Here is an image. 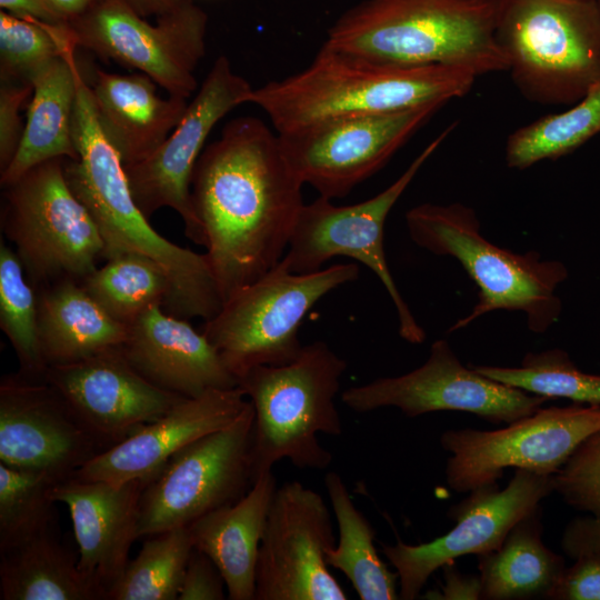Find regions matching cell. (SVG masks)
<instances>
[{"label": "cell", "instance_id": "obj_1", "mask_svg": "<svg viewBox=\"0 0 600 600\" xmlns=\"http://www.w3.org/2000/svg\"><path fill=\"white\" fill-rule=\"evenodd\" d=\"M302 186L278 133L259 118L230 120L203 149L191 202L223 302L282 260L304 206Z\"/></svg>", "mask_w": 600, "mask_h": 600}, {"label": "cell", "instance_id": "obj_2", "mask_svg": "<svg viewBox=\"0 0 600 600\" xmlns=\"http://www.w3.org/2000/svg\"><path fill=\"white\" fill-rule=\"evenodd\" d=\"M72 131L78 159H66V179L99 228L103 259L137 253L153 260L170 281L164 311L183 319H212L223 301L207 254L169 241L150 224L132 197L119 153L98 124L86 86L78 90Z\"/></svg>", "mask_w": 600, "mask_h": 600}, {"label": "cell", "instance_id": "obj_3", "mask_svg": "<svg viewBox=\"0 0 600 600\" xmlns=\"http://www.w3.org/2000/svg\"><path fill=\"white\" fill-rule=\"evenodd\" d=\"M477 76L448 66H397L322 46L303 70L253 89L277 133L331 119L388 113L467 94Z\"/></svg>", "mask_w": 600, "mask_h": 600}, {"label": "cell", "instance_id": "obj_4", "mask_svg": "<svg viewBox=\"0 0 600 600\" xmlns=\"http://www.w3.org/2000/svg\"><path fill=\"white\" fill-rule=\"evenodd\" d=\"M497 0H363L322 46L397 66H448L477 77L508 71L497 43Z\"/></svg>", "mask_w": 600, "mask_h": 600}, {"label": "cell", "instance_id": "obj_5", "mask_svg": "<svg viewBox=\"0 0 600 600\" xmlns=\"http://www.w3.org/2000/svg\"><path fill=\"white\" fill-rule=\"evenodd\" d=\"M347 370L344 359L323 341L303 346L282 366H258L239 379L252 403L251 463L254 480L281 459L300 469L324 470L332 454L318 434L340 436L342 423L334 399Z\"/></svg>", "mask_w": 600, "mask_h": 600}, {"label": "cell", "instance_id": "obj_6", "mask_svg": "<svg viewBox=\"0 0 600 600\" xmlns=\"http://www.w3.org/2000/svg\"><path fill=\"white\" fill-rule=\"evenodd\" d=\"M411 240L437 254L457 259L478 287L472 311L449 332L467 327L494 310L526 313L528 328L544 332L561 313L557 287L568 277L566 266L542 260L536 251L516 253L487 240L476 212L459 202L421 203L406 214Z\"/></svg>", "mask_w": 600, "mask_h": 600}, {"label": "cell", "instance_id": "obj_7", "mask_svg": "<svg viewBox=\"0 0 600 600\" xmlns=\"http://www.w3.org/2000/svg\"><path fill=\"white\" fill-rule=\"evenodd\" d=\"M494 34L531 102L570 106L600 81L597 0H497Z\"/></svg>", "mask_w": 600, "mask_h": 600}, {"label": "cell", "instance_id": "obj_8", "mask_svg": "<svg viewBox=\"0 0 600 600\" xmlns=\"http://www.w3.org/2000/svg\"><path fill=\"white\" fill-rule=\"evenodd\" d=\"M358 278L353 263L296 273L280 261L226 300L202 332L238 380L258 366L290 363L303 348L299 328L307 313L326 294Z\"/></svg>", "mask_w": 600, "mask_h": 600}, {"label": "cell", "instance_id": "obj_9", "mask_svg": "<svg viewBox=\"0 0 600 600\" xmlns=\"http://www.w3.org/2000/svg\"><path fill=\"white\" fill-rule=\"evenodd\" d=\"M64 161L41 162L3 188L1 229L36 290L64 279L82 282L103 259V239L69 187Z\"/></svg>", "mask_w": 600, "mask_h": 600}, {"label": "cell", "instance_id": "obj_10", "mask_svg": "<svg viewBox=\"0 0 600 600\" xmlns=\"http://www.w3.org/2000/svg\"><path fill=\"white\" fill-rule=\"evenodd\" d=\"M454 127L456 123L447 127L394 182L372 198L350 206H337L323 197L304 203L281 260L289 271L296 273L318 271L326 261L339 256L361 262L373 271L390 296L398 316L400 337L416 344L423 342L426 333L389 270L383 228L393 206Z\"/></svg>", "mask_w": 600, "mask_h": 600}, {"label": "cell", "instance_id": "obj_11", "mask_svg": "<svg viewBox=\"0 0 600 600\" xmlns=\"http://www.w3.org/2000/svg\"><path fill=\"white\" fill-rule=\"evenodd\" d=\"M253 420L249 400L232 423L189 443L167 461L141 492L139 538L188 527L249 491Z\"/></svg>", "mask_w": 600, "mask_h": 600}, {"label": "cell", "instance_id": "obj_12", "mask_svg": "<svg viewBox=\"0 0 600 600\" xmlns=\"http://www.w3.org/2000/svg\"><path fill=\"white\" fill-rule=\"evenodd\" d=\"M208 16L192 0L151 24L126 0H100L67 24L77 46L150 77L168 94L189 99L206 52Z\"/></svg>", "mask_w": 600, "mask_h": 600}, {"label": "cell", "instance_id": "obj_13", "mask_svg": "<svg viewBox=\"0 0 600 600\" xmlns=\"http://www.w3.org/2000/svg\"><path fill=\"white\" fill-rule=\"evenodd\" d=\"M600 430V406L573 403L539 408L508 423L482 431L470 428L448 430L441 447L451 453L446 477L457 492L494 483L506 468L554 474L591 433Z\"/></svg>", "mask_w": 600, "mask_h": 600}, {"label": "cell", "instance_id": "obj_14", "mask_svg": "<svg viewBox=\"0 0 600 600\" xmlns=\"http://www.w3.org/2000/svg\"><path fill=\"white\" fill-rule=\"evenodd\" d=\"M446 103L346 117L278 133L282 154L298 179L320 197L343 198L378 172Z\"/></svg>", "mask_w": 600, "mask_h": 600}, {"label": "cell", "instance_id": "obj_15", "mask_svg": "<svg viewBox=\"0 0 600 600\" xmlns=\"http://www.w3.org/2000/svg\"><path fill=\"white\" fill-rule=\"evenodd\" d=\"M253 89L233 71L227 57H218L160 148L147 159L124 166L132 197L148 219L163 207L171 208L181 217L186 236L206 247L191 202L192 172L213 127L232 109L250 103Z\"/></svg>", "mask_w": 600, "mask_h": 600}, {"label": "cell", "instance_id": "obj_16", "mask_svg": "<svg viewBox=\"0 0 600 600\" xmlns=\"http://www.w3.org/2000/svg\"><path fill=\"white\" fill-rule=\"evenodd\" d=\"M334 546L322 496L299 481L277 488L259 547L256 600H346L327 563Z\"/></svg>", "mask_w": 600, "mask_h": 600}, {"label": "cell", "instance_id": "obj_17", "mask_svg": "<svg viewBox=\"0 0 600 600\" xmlns=\"http://www.w3.org/2000/svg\"><path fill=\"white\" fill-rule=\"evenodd\" d=\"M356 412L396 407L407 417L453 410L471 412L491 423H511L538 410L546 397L526 392L464 367L444 339L431 344L427 361L398 377L379 378L341 393Z\"/></svg>", "mask_w": 600, "mask_h": 600}, {"label": "cell", "instance_id": "obj_18", "mask_svg": "<svg viewBox=\"0 0 600 600\" xmlns=\"http://www.w3.org/2000/svg\"><path fill=\"white\" fill-rule=\"evenodd\" d=\"M553 491V474L517 469L504 489L484 484L452 506L448 516L456 524L443 536L420 544H382L398 574L399 599L418 598L430 576L456 558L498 549L512 527Z\"/></svg>", "mask_w": 600, "mask_h": 600}, {"label": "cell", "instance_id": "obj_19", "mask_svg": "<svg viewBox=\"0 0 600 600\" xmlns=\"http://www.w3.org/2000/svg\"><path fill=\"white\" fill-rule=\"evenodd\" d=\"M111 448L46 379L0 381V462L67 480Z\"/></svg>", "mask_w": 600, "mask_h": 600}, {"label": "cell", "instance_id": "obj_20", "mask_svg": "<svg viewBox=\"0 0 600 600\" xmlns=\"http://www.w3.org/2000/svg\"><path fill=\"white\" fill-rule=\"evenodd\" d=\"M44 379L111 447L187 398L147 380L128 361L121 347L50 366Z\"/></svg>", "mask_w": 600, "mask_h": 600}, {"label": "cell", "instance_id": "obj_21", "mask_svg": "<svg viewBox=\"0 0 600 600\" xmlns=\"http://www.w3.org/2000/svg\"><path fill=\"white\" fill-rule=\"evenodd\" d=\"M147 482L69 478L52 490V499L68 507L78 543V566L99 600H107L123 574L131 546L139 538V501Z\"/></svg>", "mask_w": 600, "mask_h": 600}, {"label": "cell", "instance_id": "obj_22", "mask_svg": "<svg viewBox=\"0 0 600 600\" xmlns=\"http://www.w3.org/2000/svg\"><path fill=\"white\" fill-rule=\"evenodd\" d=\"M241 388L211 389L184 398L77 470L71 478L123 483L149 481L179 450L232 423L247 408Z\"/></svg>", "mask_w": 600, "mask_h": 600}, {"label": "cell", "instance_id": "obj_23", "mask_svg": "<svg viewBox=\"0 0 600 600\" xmlns=\"http://www.w3.org/2000/svg\"><path fill=\"white\" fill-rule=\"evenodd\" d=\"M132 367L154 386L187 398L239 386L216 348L188 319L153 304L129 324L121 346Z\"/></svg>", "mask_w": 600, "mask_h": 600}, {"label": "cell", "instance_id": "obj_24", "mask_svg": "<svg viewBox=\"0 0 600 600\" xmlns=\"http://www.w3.org/2000/svg\"><path fill=\"white\" fill-rule=\"evenodd\" d=\"M141 72L120 74L97 70L90 86L98 124L123 166L150 157L181 120L188 99L157 92Z\"/></svg>", "mask_w": 600, "mask_h": 600}, {"label": "cell", "instance_id": "obj_25", "mask_svg": "<svg viewBox=\"0 0 600 600\" xmlns=\"http://www.w3.org/2000/svg\"><path fill=\"white\" fill-rule=\"evenodd\" d=\"M277 488L273 472H266L241 499L188 526L193 547L219 568L230 600H256L259 547Z\"/></svg>", "mask_w": 600, "mask_h": 600}, {"label": "cell", "instance_id": "obj_26", "mask_svg": "<svg viewBox=\"0 0 600 600\" xmlns=\"http://www.w3.org/2000/svg\"><path fill=\"white\" fill-rule=\"evenodd\" d=\"M76 48L74 42L69 43L63 54L32 81L22 140L13 160L0 173L2 188L41 162L78 159L72 124L81 73L76 63Z\"/></svg>", "mask_w": 600, "mask_h": 600}, {"label": "cell", "instance_id": "obj_27", "mask_svg": "<svg viewBox=\"0 0 600 600\" xmlns=\"http://www.w3.org/2000/svg\"><path fill=\"white\" fill-rule=\"evenodd\" d=\"M38 293V330L48 367L121 347L129 326L113 319L80 281L64 279Z\"/></svg>", "mask_w": 600, "mask_h": 600}, {"label": "cell", "instance_id": "obj_28", "mask_svg": "<svg viewBox=\"0 0 600 600\" xmlns=\"http://www.w3.org/2000/svg\"><path fill=\"white\" fill-rule=\"evenodd\" d=\"M478 567L481 599H550L566 566L542 541L540 504L512 527L498 549L479 554Z\"/></svg>", "mask_w": 600, "mask_h": 600}, {"label": "cell", "instance_id": "obj_29", "mask_svg": "<svg viewBox=\"0 0 600 600\" xmlns=\"http://www.w3.org/2000/svg\"><path fill=\"white\" fill-rule=\"evenodd\" d=\"M1 600H99L54 527L0 551Z\"/></svg>", "mask_w": 600, "mask_h": 600}, {"label": "cell", "instance_id": "obj_30", "mask_svg": "<svg viewBox=\"0 0 600 600\" xmlns=\"http://www.w3.org/2000/svg\"><path fill=\"white\" fill-rule=\"evenodd\" d=\"M324 486L339 531L338 543L327 554L328 566L347 577L361 600L399 599L398 574L379 557L376 531L356 507L341 476L327 472Z\"/></svg>", "mask_w": 600, "mask_h": 600}, {"label": "cell", "instance_id": "obj_31", "mask_svg": "<svg viewBox=\"0 0 600 600\" xmlns=\"http://www.w3.org/2000/svg\"><path fill=\"white\" fill-rule=\"evenodd\" d=\"M600 133V81L561 112L547 114L509 134L507 166L527 169L540 161L572 152Z\"/></svg>", "mask_w": 600, "mask_h": 600}, {"label": "cell", "instance_id": "obj_32", "mask_svg": "<svg viewBox=\"0 0 600 600\" xmlns=\"http://www.w3.org/2000/svg\"><path fill=\"white\" fill-rule=\"evenodd\" d=\"M81 283L102 309L127 326L151 306L163 307L170 294V281L164 270L137 253L108 259Z\"/></svg>", "mask_w": 600, "mask_h": 600}, {"label": "cell", "instance_id": "obj_33", "mask_svg": "<svg viewBox=\"0 0 600 600\" xmlns=\"http://www.w3.org/2000/svg\"><path fill=\"white\" fill-rule=\"evenodd\" d=\"M192 549L188 527L149 536L107 600H178Z\"/></svg>", "mask_w": 600, "mask_h": 600}, {"label": "cell", "instance_id": "obj_34", "mask_svg": "<svg viewBox=\"0 0 600 600\" xmlns=\"http://www.w3.org/2000/svg\"><path fill=\"white\" fill-rule=\"evenodd\" d=\"M0 328L19 360V373L44 379L38 330V293L28 280L17 252L0 244Z\"/></svg>", "mask_w": 600, "mask_h": 600}, {"label": "cell", "instance_id": "obj_35", "mask_svg": "<svg viewBox=\"0 0 600 600\" xmlns=\"http://www.w3.org/2000/svg\"><path fill=\"white\" fill-rule=\"evenodd\" d=\"M471 367L490 379L529 393L600 406V376L581 371L561 349L529 352L519 367Z\"/></svg>", "mask_w": 600, "mask_h": 600}, {"label": "cell", "instance_id": "obj_36", "mask_svg": "<svg viewBox=\"0 0 600 600\" xmlns=\"http://www.w3.org/2000/svg\"><path fill=\"white\" fill-rule=\"evenodd\" d=\"M60 481L0 462V551L54 527L52 490Z\"/></svg>", "mask_w": 600, "mask_h": 600}, {"label": "cell", "instance_id": "obj_37", "mask_svg": "<svg viewBox=\"0 0 600 600\" xmlns=\"http://www.w3.org/2000/svg\"><path fill=\"white\" fill-rule=\"evenodd\" d=\"M73 42L67 24L54 26L0 11L1 83L32 86L36 77Z\"/></svg>", "mask_w": 600, "mask_h": 600}, {"label": "cell", "instance_id": "obj_38", "mask_svg": "<svg viewBox=\"0 0 600 600\" xmlns=\"http://www.w3.org/2000/svg\"><path fill=\"white\" fill-rule=\"evenodd\" d=\"M553 487L572 508L600 517V430L586 438L553 474Z\"/></svg>", "mask_w": 600, "mask_h": 600}, {"label": "cell", "instance_id": "obj_39", "mask_svg": "<svg viewBox=\"0 0 600 600\" xmlns=\"http://www.w3.org/2000/svg\"><path fill=\"white\" fill-rule=\"evenodd\" d=\"M32 91L28 83L0 86V173L11 163L21 143L24 124L20 111Z\"/></svg>", "mask_w": 600, "mask_h": 600}, {"label": "cell", "instance_id": "obj_40", "mask_svg": "<svg viewBox=\"0 0 600 600\" xmlns=\"http://www.w3.org/2000/svg\"><path fill=\"white\" fill-rule=\"evenodd\" d=\"M226 582L204 552L193 547L179 588L178 600H223Z\"/></svg>", "mask_w": 600, "mask_h": 600}, {"label": "cell", "instance_id": "obj_41", "mask_svg": "<svg viewBox=\"0 0 600 600\" xmlns=\"http://www.w3.org/2000/svg\"><path fill=\"white\" fill-rule=\"evenodd\" d=\"M550 599L600 600V551L583 553L564 568Z\"/></svg>", "mask_w": 600, "mask_h": 600}, {"label": "cell", "instance_id": "obj_42", "mask_svg": "<svg viewBox=\"0 0 600 600\" xmlns=\"http://www.w3.org/2000/svg\"><path fill=\"white\" fill-rule=\"evenodd\" d=\"M561 547L572 559L600 551V517L590 514L571 520L563 531Z\"/></svg>", "mask_w": 600, "mask_h": 600}, {"label": "cell", "instance_id": "obj_43", "mask_svg": "<svg viewBox=\"0 0 600 600\" xmlns=\"http://www.w3.org/2000/svg\"><path fill=\"white\" fill-rule=\"evenodd\" d=\"M444 582L440 590H430L423 598L438 600H477L481 599L482 586L480 576L460 573L453 562L442 567Z\"/></svg>", "mask_w": 600, "mask_h": 600}, {"label": "cell", "instance_id": "obj_44", "mask_svg": "<svg viewBox=\"0 0 600 600\" xmlns=\"http://www.w3.org/2000/svg\"><path fill=\"white\" fill-rule=\"evenodd\" d=\"M1 10L20 18H31L54 26L66 22L49 0H0Z\"/></svg>", "mask_w": 600, "mask_h": 600}, {"label": "cell", "instance_id": "obj_45", "mask_svg": "<svg viewBox=\"0 0 600 600\" xmlns=\"http://www.w3.org/2000/svg\"><path fill=\"white\" fill-rule=\"evenodd\" d=\"M140 16L161 17L178 8L184 0H126Z\"/></svg>", "mask_w": 600, "mask_h": 600}, {"label": "cell", "instance_id": "obj_46", "mask_svg": "<svg viewBox=\"0 0 600 600\" xmlns=\"http://www.w3.org/2000/svg\"><path fill=\"white\" fill-rule=\"evenodd\" d=\"M66 24L71 23L100 0H49Z\"/></svg>", "mask_w": 600, "mask_h": 600}, {"label": "cell", "instance_id": "obj_47", "mask_svg": "<svg viewBox=\"0 0 600 600\" xmlns=\"http://www.w3.org/2000/svg\"><path fill=\"white\" fill-rule=\"evenodd\" d=\"M597 3H598V7H599V12H600V0H597Z\"/></svg>", "mask_w": 600, "mask_h": 600}]
</instances>
